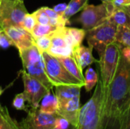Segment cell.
Returning a JSON list of instances; mask_svg holds the SVG:
<instances>
[{
    "instance_id": "6da1fadb",
    "label": "cell",
    "mask_w": 130,
    "mask_h": 129,
    "mask_svg": "<svg viewBox=\"0 0 130 129\" xmlns=\"http://www.w3.org/2000/svg\"><path fill=\"white\" fill-rule=\"evenodd\" d=\"M130 106V63L120 55L116 74L105 87L99 129H124Z\"/></svg>"
},
{
    "instance_id": "7a4b0ae2",
    "label": "cell",
    "mask_w": 130,
    "mask_h": 129,
    "mask_svg": "<svg viewBox=\"0 0 130 129\" xmlns=\"http://www.w3.org/2000/svg\"><path fill=\"white\" fill-rule=\"evenodd\" d=\"M105 87L100 79L92 97L80 109L78 123L75 129H99Z\"/></svg>"
},
{
    "instance_id": "3957f363",
    "label": "cell",
    "mask_w": 130,
    "mask_h": 129,
    "mask_svg": "<svg viewBox=\"0 0 130 129\" xmlns=\"http://www.w3.org/2000/svg\"><path fill=\"white\" fill-rule=\"evenodd\" d=\"M24 71L41 82L49 90L54 87L49 80L46 70L43 57L36 45L19 52Z\"/></svg>"
},
{
    "instance_id": "277c9868",
    "label": "cell",
    "mask_w": 130,
    "mask_h": 129,
    "mask_svg": "<svg viewBox=\"0 0 130 129\" xmlns=\"http://www.w3.org/2000/svg\"><path fill=\"white\" fill-rule=\"evenodd\" d=\"M116 8L113 2H102L98 5L87 4L82 10L77 21L81 24L82 29L88 31L107 21Z\"/></svg>"
},
{
    "instance_id": "5b68a950",
    "label": "cell",
    "mask_w": 130,
    "mask_h": 129,
    "mask_svg": "<svg viewBox=\"0 0 130 129\" xmlns=\"http://www.w3.org/2000/svg\"><path fill=\"white\" fill-rule=\"evenodd\" d=\"M42 56L46 75L53 87L59 85H80L84 87V84L72 75L56 57L47 52H43Z\"/></svg>"
},
{
    "instance_id": "8992f818",
    "label": "cell",
    "mask_w": 130,
    "mask_h": 129,
    "mask_svg": "<svg viewBox=\"0 0 130 129\" xmlns=\"http://www.w3.org/2000/svg\"><path fill=\"white\" fill-rule=\"evenodd\" d=\"M121 47L122 46L115 41L107 46L100 56L101 80L104 87L110 85L116 74L120 59Z\"/></svg>"
},
{
    "instance_id": "52a82bcc",
    "label": "cell",
    "mask_w": 130,
    "mask_h": 129,
    "mask_svg": "<svg viewBox=\"0 0 130 129\" xmlns=\"http://www.w3.org/2000/svg\"><path fill=\"white\" fill-rule=\"evenodd\" d=\"M117 29V26L108 19L101 25L86 31L85 37L88 46L95 49L100 56L107 46L116 41Z\"/></svg>"
},
{
    "instance_id": "ba28073f",
    "label": "cell",
    "mask_w": 130,
    "mask_h": 129,
    "mask_svg": "<svg viewBox=\"0 0 130 129\" xmlns=\"http://www.w3.org/2000/svg\"><path fill=\"white\" fill-rule=\"evenodd\" d=\"M24 2L18 0H1L0 27L3 30L10 27H21L27 14Z\"/></svg>"
},
{
    "instance_id": "9c48e42d",
    "label": "cell",
    "mask_w": 130,
    "mask_h": 129,
    "mask_svg": "<svg viewBox=\"0 0 130 129\" xmlns=\"http://www.w3.org/2000/svg\"><path fill=\"white\" fill-rule=\"evenodd\" d=\"M58 116L42 113L39 108L30 107L27 116L19 122V125L21 129H53Z\"/></svg>"
},
{
    "instance_id": "30bf717a",
    "label": "cell",
    "mask_w": 130,
    "mask_h": 129,
    "mask_svg": "<svg viewBox=\"0 0 130 129\" xmlns=\"http://www.w3.org/2000/svg\"><path fill=\"white\" fill-rule=\"evenodd\" d=\"M24 83V94L31 108H39L40 103L49 90L41 82L30 76L25 71H21Z\"/></svg>"
},
{
    "instance_id": "8fae6325",
    "label": "cell",
    "mask_w": 130,
    "mask_h": 129,
    "mask_svg": "<svg viewBox=\"0 0 130 129\" xmlns=\"http://www.w3.org/2000/svg\"><path fill=\"white\" fill-rule=\"evenodd\" d=\"M3 31L18 49V52L35 45L34 36L21 27H10L3 29Z\"/></svg>"
},
{
    "instance_id": "7c38bea8",
    "label": "cell",
    "mask_w": 130,
    "mask_h": 129,
    "mask_svg": "<svg viewBox=\"0 0 130 129\" xmlns=\"http://www.w3.org/2000/svg\"><path fill=\"white\" fill-rule=\"evenodd\" d=\"M66 27V26H65ZM63 27H59L51 33V45L47 52L55 57H66L72 56V47L68 43L64 34Z\"/></svg>"
},
{
    "instance_id": "4fadbf2b",
    "label": "cell",
    "mask_w": 130,
    "mask_h": 129,
    "mask_svg": "<svg viewBox=\"0 0 130 129\" xmlns=\"http://www.w3.org/2000/svg\"><path fill=\"white\" fill-rule=\"evenodd\" d=\"M80 96L59 104L56 114L66 119L72 126L77 127L80 111Z\"/></svg>"
},
{
    "instance_id": "5bb4252c",
    "label": "cell",
    "mask_w": 130,
    "mask_h": 129,
    "mask_svg": "<svg viewBox=\"0 0 130 129\" xmlns=\"http://www.w3.org/2000/svg\"><path fill=\"white\" fill-rule=\"evenodd\" d=\"M92 51H93L92 47L91 46L87 47L83 45H80L73 49L72 56L82 71L86 67L97 62V60L93 56Z\"/></svg>"
},
{
    "instance_id": "9a60e30c",
    "label": "cell",
    "mask_w": 130,
    "mask_h": 129,
    "mask_svg": "<svg viewBox=\"0 0 130 129\" xmlns=\"http://www.w3.org/2000/svg\"><path fill=\"white\" fill-rule=\"evenodd\" d=\"M82 87V86L80 85H59L55 87V94L59 104L65 103L73 97L80 96Z\"/></svg>"
},
{
    "instance_id": "2e32d148",
    "label": "cell",
    "mask_w": 130,
    "mask_h": 129,
    "mask_svg": "<svg viewBox=\"0 0 130 129\" xmlns=\"http://www.w3.org/2000/svg\"><path fill=\"white\" fill-rule=\"evenodd\" d=\"M56 58L72 75H73L75 78H77L78 81H80L84 84L85 78H84L83 71L80 68L79 65H78L73 56H69L66 57H56Z\"/></svg>"
},
{
    "instance_id": "e0dca14e",
    "label": "cell",
    "mask_w": 130,
    "mask_h": 129,
    "mask_svg": "<svg viewBox=\"0 0 130 129\" xmlns=\"http://www.w3.org/2000/svg\"><path fill=\"white\" fill-rule=\"evenodd\" d=\"M64 34L67 39L68 43L72 47V49L82 45L85 36L86 31L84 29L75 28V27H63Z\"/></svg>"
},
{
    "instance_id": "ac0fdd59",
    "label": "cell",
    "mask_w": 130,
    "mask_h": 129,
    "mask_svg": "<svg viewBox=\"0 0 130 129\" xmlns=\"http://www.w3.org/2000/svg\"><path fill=\"white\" fill-rule=\"evenodd\" d=\"M59 107V102L56 94L52 93V90L49 91L41 100L39 109L42 113L47 114H56Z\"/></svg>"
},
{
    "instance_id": "d6986e66",
    "label": "cell",
    "mask_w": 130,
    "mask_h": 129,
    "mask_svg": "<svg viewBox=\"0 0 130 129\" xmlns=\"http://www.w3.org/2000/svg\"><path fill=\"white\" fill-rule=\"evenodd\" d=\"M88 0H71L67 5V8L62 14L63 19L69 24V18L78 11H82L88 4Z\"/></svg>"
},
{
    "instance_id": "ffe728a7",
    "label": "cell",
    "mask_w": 130,
    "mask_h": 129,
    "mask_svg": "<svg viewBox=\"0 0 130 129\" xmlns=\"http://www.w3.org/2000/svg\"><path fill=\"white\" fill-rule=\"evenodd\" d=\"M111 22L118 26H126L130 27V16L121 8H117L108 18Z\"/></svg>"
},
{
    "instance_id": "44dd1931",
    "label": "cell",
    "mask_w": 130,
    "mask_h": 129,
    "mask_svg": "<svg viewBox=\"0 0 130 129\" xmlns=\"http://www.w3.org/2000/svg\"><path fill=\"white\" fill-rule=\"evenodd\" d=\"M85 81H84V87L87 92H90L97 84L98 81V76L97 72L94 71V68L89 67L87 68L85 71V75L84 76Z\"/></svg>"
},
{
    "instance_id": "7402d4cb",
    "label": "cell",
    "mask_w": 130,
    "mask_h": 129,
    "mask_svg": "<svg viewBox=\"0 0 130 129\" xmlns=\"http://www.w3.org/2000/svg\"><path fill=\"white\" fill-rule=\"evenodd\" d=\"M116 42L123 46H130V27L126 26L117 27Z\"/></svg>"
},
{
    "instance_id": "603a6c76",
    "label": "cell",
    "mask_w": 130,
    "mask_h": 129,
    "mask_svg": "<svg viewBox=\"0 0 130 129\" xmlns=\"http://www.w3.org/2000/svg\"><path fill=\"white\" fill-rule=\"evenodd\" d=\"M59 27L52 26L50 24H37L36 26L34 27V30L31 32V34L34 36V38L43 36H47L50 35L53 33L54 31H56Z\"/></svg>"
},
{
    "instance_id": "cb8c5ba5",
    "label": "cell",
    "mask_w": 130,
    "mask_h": 129,
    "mask_svg": "<svg viewBox=\"0 0 130 129\" xmlns=\"http://www.w3.org/2000/svg\"><path fill=\"white\" fill-rule=\"evenodd\" d=\"M27 99L26 97L23 93H20L15 95L13 101H12V106L13 107L17 110H23L27 113V111L30 109L29 104L27 105Z\"/></svg>"
},
{
    "instance_id": "d4e9b609",
    "label": "cell",
    "mask_w": 130,
    "mask_h": 129,
    "mask_svg": "<svg viewBox=\"0 0 130 129\" xmlns=\"http://www.w3.org/2000/svg\"><path fill=\"white\" fill-rule=\"evenodd\" d=\"M2 115L4 119L3 129H21L19 123L10 116L8 109L5 106H2Z\"/></svg>"
},
{
    "instance_id": "484cf974",
    "label": "cell",
    "mask_w": 130,
    "mask_h": 129,
    "mask_svg": "<svg viewBox=\"0 0 130 129\" xmlns=\"http://www.w3.org/2000/svg\"><path fill=\"white\" fill-rule=\"evenodd\" d=\"M51 35V34H50ZM43 36L35 39V45L42 53L43 52H47L51 45V36Z\"/></svg>"
},
{
    "instance_id": "4316f807",
    "label": "cell",
    "mask_w": 130,
    "mask_h": 129,
    "mask_svg": "<svg viewBox=\"0 0 130 129\" xmlns=\"http://www.w3.org/2000/svg\"><path fill=\"white\" fill-rule=\"evenodd\" d=\"M37 24V23L36 18L33 15V14L27 13L25 15V17H24V20L22 21L21 27L24 28V30H26L27 31L31 33Z\"/></svg>"
},
{
    "instance_id": "83f0119b",
    "label": "cell",
    "mask_w": 130,
    "mask_h": 129,
    "mask_svg": "<svg viewBox=\"0 0 130 129\" xmlns=\"http://www.w3.org/2000/svg\"><path fill=\"white\" fill-rule=\"evenodd\" d=\"M32 14L35 17L37 24H45V25L50 24V18H49L48 15L46 14V13L45 12L43 7L39 8L38 10H37L36 11H34Z\"/></svg>"
},
{
    "instance_id": "f1b7e54d",
    "label": "cell",
    "mask_w": 130,
    "mask_h": 129,
    "mask_svg": "<svg viewBox=\"0 0 130 129\" xmlns=\"http://www.w3.org/2000/svg\"><path fill=\"white\" fill-rule=\"evenodd\" d=\"M72 126V125L64 118H62L59 116H58V117L56 118L55 127L59 129H69Z\"/></svg>"
},
{
    "instance_id": "f546056e",
    "label": "cell",
    "mask_w": 130,
    "mask_h": 129,
    "mask_svg": "<svg viewBox=\"0 0 130 129\" xmlns=\"http://www.w3.org/2000/svg\"><path fill=\"white\" fill-rule=\"evenodd\" d=\"M11 45H13V43L9 39V37L4 33V31H2L0 37V47L3 49H6Z\"/></svg>"
},
{
    "instance_id": "4dcf8cb0",
    "label": "cell",
    "mask_w": 130,
    "mask_h": 129,
    "mask_svg": "<svg viewBox=\"0 0 130 129\" xmlns=\"http://www.w3.org/2000/svg\"><path fill=\"white\" fill-rule=\"evenodd\" d=\"M121 55L126 59V62L130 63V46H122Z\"/></svg>"
},
{
    "instance_id": "1f68e13d",
    "label": "cell",
    "mask_w": 130,
    "mask_h": 129,
    "mask_svg": "<svg viewBox=\"0 0 130 129\" xmlns=\"http://www.w3.org/2000/svg\"><path fill=\"white\" fill-rule=\"evenodd\" d=\"M66 8H67V5L64 4V3H62V4H59V5H56V6H54L53 10L56 13H58L59 14L62 16L63 13L65 12V11L66 9Z\"/></svg>"
},
{
    "instance_id": "d6a6232c",
    "label": "cell",
    "mask_w": 130,
    "mask_h": 129,
    "mask_svg": "<svg viewBox=\"0 0 130 129\" xmlns=\"http://www.w3.org/2000/svg\"><path fill=\"white\" fill-rule=\"evenodd\" d=\"M112 2L116 8H122L130 5V0H112Z\"/></svg>"
},
{
    "instance_id": "836d02e7",
    "label": "cell",
    "mask_w": 130,
    "mask_h": 129,
    "mask_svg": "<svg viewBox=\"0 0 130 129\" xmlns=\"http://www.w3.org/2000/svg\"><path fill=\"white\" fill-rule=\"evenodd\" d=\"M124 129H130V106L129 110H128L127 115H126L125 125H124Z\"/></svg>"
},
{
    "instance_id": "e575fe53",
    "label": "cell",
    "mask_w": 130,
    "mask_h": 129,
    "mask_svg": "<svg viewBox=\"0 0 130 129\" xmlns=\"http://www.w3.org/2000/svg\"><path fill=\"white\" fill-rule=\"evenodd\" d=\"M4 128V119L2 115V106L0 103V129Z\"/></svg>"
},
{
    "instance_id": "d590c367",
    "label": "cell",
    "mask_w": 130,
    "mask_h": 129,
    "mask_svg": "<svg viewBox=\"0 0 130 129\" xmlns=\"http://www.w3.org/2000/svg\"><path fill=\"white\" fill-rule=\"evenodd\" d=\"M121 8H123V9H124L127 13H128V14L130 16V5H126V6H123V7H122Z\"/></svg>"
},
{
    "instance_id": "8d00e7d4",
    "label": "cell",
    "mask_w": 130,
    "mask_h": 129,
    "mask_svg": "<svg viewBox=\"0 0 130 129\" xmlns=\"http://www.w3.org/2000/svg\"><path fill=\"white\" fill-rule=\"evenodd\" d=\"M53 129H59V128H56V127H54V128H53ZM69 129H75V127H74V126H72L70 128H69Z\"/></svg>"
},
{
    "instance_id": "74e56055",
    "label": "cell",
    "mask_w": 130,
    "mask_h": 129,
    "mask_svg": "<svg viewBox=\"0 0 130 129\" xmlns=\"http://www.w3.org/2000/svg\"><path fill=\"white\" fill-rule=\"evenodd\" d=\"M102 1V2H112V0H101Z\"/></svg>"
},
{
    "instance_id": "f35d334b",
    "label": "cell",
    "mask_w": 130,
    "mask_h": 129,
    "mask_svg": "<svg viewBox=\"0 0 130 129\" xmlns=\"http://www.w3.org/2000/svg\"><path fill=\"white\" fill-rule=\"evenodd\" d=\"M3 91H4V90H3V89H2V88L0 87V96L2 95V94L3 93Z\"/></svg>"
},
{
    "instance_id": "ab89813d",
    "label": "cell",
    "mask_w": 130,
    "mask_h": 129,
    "mask_svg": "<svg viewBox=\"0 0 130 129\" xmlns=\"http://www.w3.org/2000/svg\"><path fill=\"white\" fill-rule=\"evenodd\" d=\"M2 31H3V30L0 27V37H1V35H2Z\"/></svg>"
},
{
    "instance_id": "60d3db41",
    "label": "cell",
    "mask_w": 130,
    "mask_h": 129,
    "mask_svg": "<svg viewBox=\"0 0 130 129\" xmlns=\"http://www.w3.org/2000/svg\"><path fill=\"white\" fill-rule=\"evenodd\" d=\"M18 1H20V2H24V0H18Z\"/></svg>"
},
{
    "instance_id": "b9f144b4",
    "label": "cell",
    "mask_w": 130,
    "mask_h": 129,
    "mask_svg": "<svg viewBox=\"0 0 130 129\" xmlns=\"http://www.w3.org/2000/svg\"><path fill=\"white\" fill-rule=\"evenodd\" d=\"M0 2H1V0H0Z\"/></svg>"
}]
</instances>
